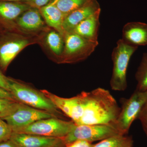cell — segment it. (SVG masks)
Segmentation results:
<instances>
[{
	"mask_svg": "<svg viewBox=\"0 0 147 147\" xmlns=\"http://www.w3.org/2000/svg\"><path fill=\"white\" fill-rule=\"evenodd\" d=\"M17 24L20 28L30 31L42 28L44 25L42 16L38 9L31 7L18 17Z\"/></svg>",
	"mask_w": 147,
	"mask_h": 147,
	"instance_id": "15",
	"label": "cell"
},
{
	"mask_svg": "<svg viewBox=\"0 0 147 147\" xmlns=\"http://www.w3.org/2000/svg\"><path fill=\"white\" fill-rule=\"evenodd\" d=\"M51 0H25L26 3L31 7L36 9H40L50 2Z\"/></svg>",
	"mask_w": 147,
	"mask_h": 147,
	"instance_id": "24",
	"label": "cell"
},
{
	"mask_svg": "<svg viewBox=\"0 0 147 147\" xmlns=\"http://www.w3.org/2000/svg\"><path fill=\"white\" fill-rule=\"evenodd\" d=\"M55 117H57L17 102L13 112L3 119L7 123L13 132L18 129L29 125L37 121Z\"/></svg>",
	"mask_w": 147,
	"mask_h": 147,
	"instance_id": "8",
	"label": "cell"
},
{
	"mask_svg": "<svg viewBox=\"0 0 147 147\" xmlns=\"http://www.w3.org/2000/svg\"><path fill=\"white\" fill-rule=\"evenodd\" d=\"M0 147H18L11 139L0 142Z\"/></svg>",
	"mask_w": 147,
	"mask_h": 147,
	"instance_id": "28",
	"label": "cell"
},
{
	"mask_svg": "<svg viewBox=\"0 0 147 147\" xmlns=\"http://www.w3.org/2000/svg\"><path fill=\"white\" fill-rule=\"evenodd\" d=\"M120 134L122 135L116 128L115 124L75 125L72 130L63 139L66 146L78 140H84L92 143Z\"/></svg>",
	"mask_w": 147,
	"mask_h": 147,
	"instance_id": "7",
	"label": "cell"
},
{
	"mask_svg": "<svg viewBox=\"0 0 147 147\" xmlns=\"http://www.w3.org/2000/svg\"><path fill=\"white\" fill-rule=\"evenodd\" d=\"M42 17L48 26L54 28L63 36L65 34L63 24L65 16L53 1L39 9Z\"/></svg>",
	"mask_w": 147,
	"mask_h": 147,
	"instance_id": "14",
	"label": "cell"
},
{
	"mask_svg": "<svg viewBox=\"0 0 147 147\" xmlns=\"http://www.w3.org/2000/svg\"><path fill=\"white\" fill-rule=\"evenodd\" d=\"M122 39L137 47L147 45V24L140 22L127 23L123 28Z\"/></svg>",
	"mask_w": 147,
	"mask_h": 147,
	"instance_id": "11",
	"label": "cell"
},
{
	"mask_svg": "<svg viewBox=\"0 0 147 147\" xmlns=\"http://www.w3.org/2000/svg\"><path fill=\"white\" fill-rule=\"evenodd\" d=\"M0 87L7 91L10 92L8 78L4 76L1 71H0Z\"/></svg>",
	"mask_w": 147,
	"mask_h": 147,
	"instance_id": "26",
	"label": "cell"
},
{
	"mask_svg": "<svg viewBox=\"0 0 147 147\" xmlns=\"http://www.w3.org/2000/svg\"><path fill=\"white\" fill-rule=\"evenodd\" d=\"M10 92L17 102L53 114L59 117V110L41 91L8 78Z\"/></svg>",
	"mask_w": 147,
	"mask_h": 147,
	"instance_id": "2",
	"label": "cell"
},
{
	"mask_svg": "<svg viewBox=\"0 0 147 147\" xmlns=\"http://www.w3.org/2000/svg\"><path fill=\"white\" fill-rule=\"evenodd\" d=\"M0 98H5L16 101L10 92L7 91L0 87Z\"/></svg>",
	"mask_w": 147,
	"mask_h": 147,
	"instance_id": "27",
	"label": "cell"
},
{
	"mask_svg": "<svg viewBox=\"0 0 147 147\" xmlns=\"http://www.w3.org/2000/svg\"><path fill=\"white\" fill-rule=\"evenodd\" d=\"M31 7L26 3L0 1V16L5 20L12 21Z\"/></svg>",
	"mask_w": 147,
	"mask_h": 147,
	"instance_id": "16",
	"label": "cell"
},
{
	"mask_svg": "<svg viewBox=\"0 0 147 147\" xmlns=\"http://www.w3.org/2000/svg\"><path fill=\"white\" fill-rule=\"evenodd\" d=\"M100 12L101 9H100L79 23L71 31L68 32L74 33L92 42L98 43V37Z\"/></svg>",
	"mask_w": 147,
	"mask_h": 147,
	"instance_id": "13",
	"label": "cell"
},
{
	"mask_svg": "<svg viewBox=\"0 0 147 147\" xmlns=\"http://www.w3.org/2000/svg\"><path fill=\"white\" fill-rule=\"evenodd\" d=\"M2 1L13 2H22L25 1V0H0Z\"/></svg>",
	"mask_w": 147,
	"mask_h": 147,
	"instance_id": "29",
	"label": "cell"
},
{
	"mask_svg": "<svg viewBox=\"0 0 147 147\" xmlns=\"http://www.w3.org/2000/svg\"><path fill=\"white\" fill-rule=\"evenodd\" d=\"M93 145L90 142L84 140H78L66 145V147H92Z\"/></svg>",
	"mask_w": 147,
	"mask_h": 147,
	"instance_id": "25",
	"label": "cell"
},
{
	"mask_svg": "<svg viewBox=\"0 0 147 147\" xmlns=\"http://www.w3.org/2000/svg\"><path fill=\"white\" fill-rule=\"evenodd\" d=\"M142 128L147 137V106L145 105L138 117Z\"/></svg>",
	"mask_w": 147,
	"mask_h": 147,
	"instance_id": "23",
	"label": "cell"
},
{
	"mask_svg": "<svg viewBox=\"0 0 147 147\" xmlns=\"http://www.w3.org/2000/svg\"><path fill=\"white\" fill-rule=\"evenodd\" d=\"M10 139L18 147H66L63 138L13 132Z\"/></svg>",
	"mask_w": 147,
	"mask_h": 147,
	"instance_id": "9",
	"label": "cell"
},
{
	"mask_svg": "<svg viewBox=\"0 0 147 147\" xmlns=\"http://www.w3.org/2000/svg\"><path fill=\"white\" fill-rule=\"evenodd\" d=\"M100 9V5L97 0H88L84 5L65 16L63 24V29L65 33L71 31L79 23Z\"/></svg>",
	"mask_w": 147,
	"mask_h": 147,
	"instance_id": "10",
	"label": "cell"
},
{
	"mask_svg": "<svg viewBox=\"0 0 147 147\" xmlns=\"http://www.w3.org/2000/svg\"><path fill=\"white\" fill-rule=\"evenodd\" d=\"M63 37L64 46L61 62L64 63H72L87 59L98 45L71 32H65Z\"/></svg>",
	"mask_w": 147,
	"mask_h": 147,
	"instance_id": "6",
	"label": "cell"
},
{
	"mask_svg": "<svg viewBox=\"0 0 147 147\" xmlns=\"http://www.w3.org/2000/svg\"><path fill=\"white\" fill-rule=\"evenodd\" d=\"M75 124L57 117L42 119L18 129L15 133L36 134L45 137L64 138L72 130Z\"/></svg>",
	"mask_w": 147,
	"mask_h": 147,
	"instance_id": "4",
	"label": "cell"
},
{
	"mask_svg": "<svg viewBox=\"0 0 147 147\" xmlns=\"http://www.w3.org/2000/svg\"><path fill=\"white\" fill-rule=\"evenodd\" d=\"M30 41L24 37L5 42L0 46V66L5 69L18 53L29 45Z\"/></svg>",
	"mask_w": 147,
	"mask_h": 147,
	"instance_id": "12",
	"label": "cell"
},
{
	"mask_svg": "<svg viewBox=\"0 0 147 147\" xmlns=\"http://www.w3.org/2000/svg\"><path fill=\"white\" fill-rule=\"evenodd\" d=\"M147 102V91L135 90L131 96L122 101L121 108L115 123L116 128L122 135H125L132 123L138 118Z\"/></svg>",
	"mask_w": 147,
	"mask_h": 147,
	"instance_id": "5",
	"label": "cell"
},
{
	"mask_svg": "<svg viewBox=\"0 0 147 147\" xmlns=\"http://www.w3.org/2000/svg\"><path fill=\"white\" fill-rule=\"evenodd\" d=\"M135 79L137 80L136 90L147 91V53H144L142 61L137 69Z\"/></svg>",
	"mask_w": 147,
	"mask_h": 147,
	"instance_id": "18",
	"label": "cell"
},
{
	"mask_svg": "<svg viewBox=\"0 0 147 147\" xmlns=\"http://www.w3.org/2000/svg\"><path fill=\"white\" fill-rule=\"evenodd\" d=\"M12 129L4 120L0 118V142L10 139Z\"/></svg>",
	"mask_w": 147,
	"mask_h": 147,
	"instance_id": "22",
	"label": "cell"
},
{
	"mask_svg": "<svg viewBox=\"0 0 147 147\" xmlns=\"http://www.w3.org/2000/svg\"><path fill=\"white\" fill-rule=\"evenodd\" d=\"M77 96L79 109L75 125L115 124L121 108L109 91L98 88Z\"/></svg>",
	"mask_w": 147,
	"mask_h": 147,
	"instance_id": "1",
	"label": "cell"
},
{
	"mask_svg": "<svg viewBox=\"0 0 147 147\" xmlns=\"http://www.w3.org/2000/svg\"><path fill=\"white\" fill-rule=\"evenodd\" d=\"M17 101L0 98V118L4 119L9 115L16 108Z\"/></svg>",
	"mask_w": 147,
	"mask_h": 147,
	"instance_id": "21",
	"label": "cell"
},
{
	"mask_svg": "<svg viewBox=\"0 0 147 147\" xmlns=\"http://www.w3.org/2000/svg\"><path fill=\"white\" fill-rule=\"evenodd\" d=\"M146 106H147V102L146 104Z\"/></svg>",
	"mask_w": 147,
	"mask_h": 147,
	"instance_id": "30",
	"label": "cell"
},
{
	"mask_svg": "<svg viewBox=\"0 0 147 147\" xmlns=\"http://www.w3.org/2000/svg\"><path fill=\"white\" fill-rule=\"evenodd\" d=\"M88 0H53L55 5L66 16L81 7Z\"/></svg>",
	"mask_w": 147,
	"mask_h": 147,
	"instance_id": "20",
	"label": "cell"
},
{
	"mask_svg": "<svg viewBox=\"0 0 147 147\" xmlns=\"http://www.w3.org/2000/svg\"><path fill=\"white\" fill-rule=\"evenodd\" d=\"M133 144L131 137L120 134L103 139L92 147H132Z\"/></svg>",
	"mask_w": 147,
	"mask_h": 147,
	"instance_id": "17",
	"label": "cell"
},
{
	"mask_svg": "<svg viewBox=\"0 0 147 147\" xmlns=\"http://www.w3.org/2000/svg\"><path fill=\"white\" fill-rule=\"evenodd\" d=\"M46 42L50 50L55 55L62 54L64 41L63 37L59 33L55 31L49 32L46 36Z\"/></svg>",
	"mask_w": 147,
	"mask_h": 147,
	"instance_id": "19",
	"label": "cell"
},
{
	"mask_svg": "<svg viewBox=\"0 0 147 147\" xmlns=\"http://www.w3.org/2000/svg\"><path fill=\"white\" fill-rule=\"evenodd\" d=\"M138 47L127 43L122 39L119 40L112 53L113 66L110 81L113 90L123 91L127 88V72L131 56Z\"/></svg>",
	"mask_w": 147,
	"mask_h": 147,
	"instance_id": "3",
	"label": "cell"
}]
</instances>
